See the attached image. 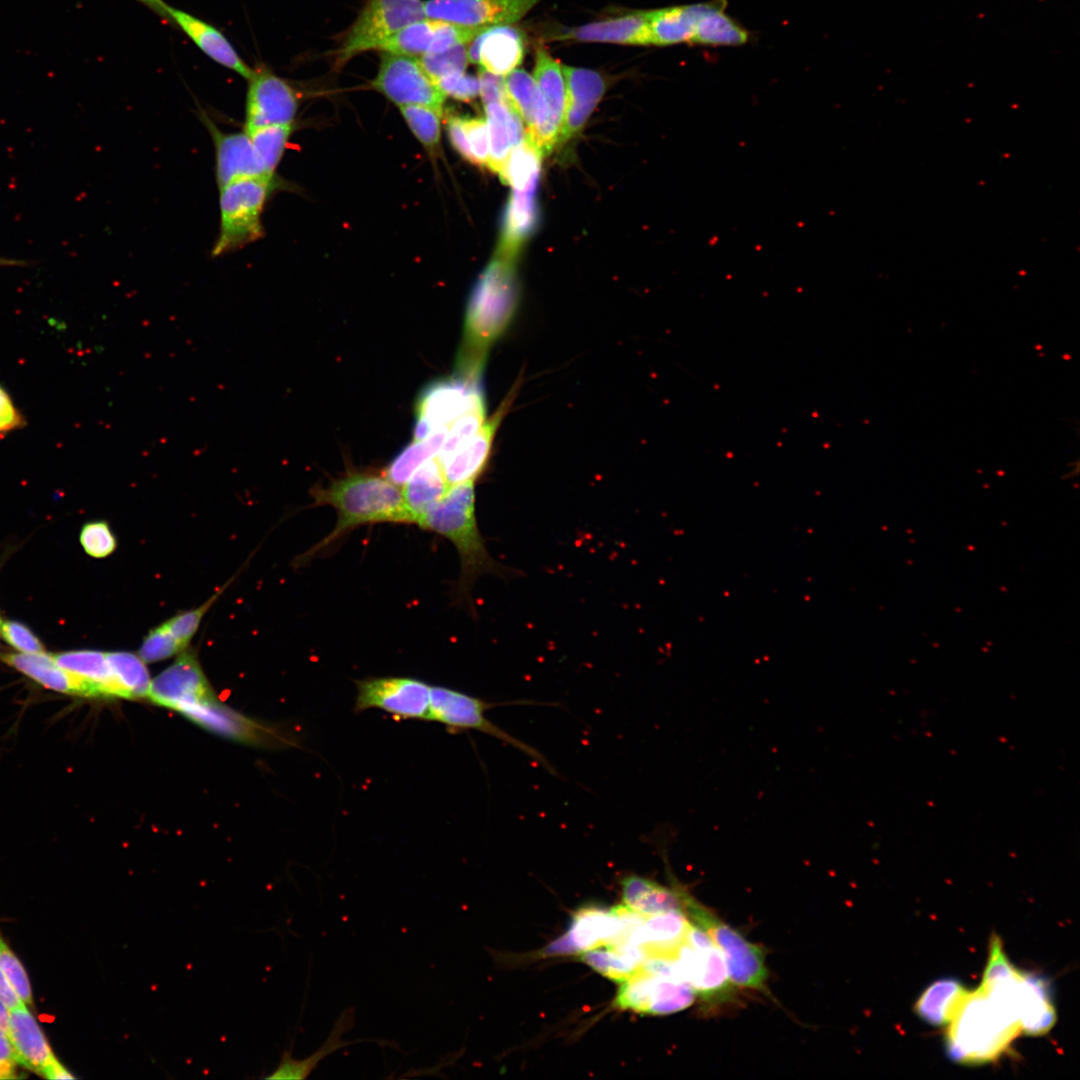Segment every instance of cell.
I'll return each instance as SVG.
<instances>
[{
    "label": "cell",
    "instance_id": "8fae6325",
    "mask_svg": "<svg viewBox=\"0 0 1080 1080\" xmlns=\"http://www.w3.org/2000/svg\"><path fill=\"white\" fill-rule=\"evenodd\" d=\"M481 377L455 374L427 385L419 394L416 406L414 440L448 430L464 414L485 408Z\"/></svg>",
    "mask_w": 1080,
    "mask_h": 1080
},
{
    "label": "cell",
    "instance_id": "74e56055",
    "mask_svg": "<svg viewBox=\"0 0 1080 1080\" xmlns=\"http://www.w3.org/2000/svg\"><path fill=\"white\" fill-rule=\"evenodd\" d=\"M581 953L580 959L602 976L622 983L646 959L644 952L631 943L603 946Z\"/></svg>",
    "mask_w": 1080,
    "mask_h": 1080
},
{
    "label": "cell",
    "instance_id": "e0dca14e",
    "mask_svg": "<svg viewBox=\"0 0 1080 1080\" xmlns=\"http://www.w3.org/2000/svg\"><path fill=\"white\" fill-rule=\"evenodd\" d=\"M148 697L158 705L179 712L215 698L196 657L191 653L182 654L151 681Z\"/></svg>",
    "mask_w": 1080,
    "mask_h": 1080
},
{
    "label": "cell",
    "instance_id": "ac0fdd59",
    "mask_svg": "<svg viewBox=\"0 0 1080 1080\" xmlns=\"http://www.w3.org/2000/svg\"><path fill=\"white\" fill-rule=\"evenodd\" d=\"M215 149V175L218 188L231 182L264 175L249 134L221 130L205 114L201 117Z\"/></svg>",
    "mask_w": 1080,
    "mask_h": 1080
},
{
    "label": "cell",
    "instance_id": "e575fe53",
    "mask_svg": "<svg viewBox=\"0 0 1080 1080\" xmlns=\"http://www.w3.org/2000/svg\"><path fill=\"white\" fill-rule=\"evenodd\" d=\"M726 4L725 0L703 3L691 42L735 46L748 41V32L725 13Z\"/></svg>",
    "mask_w": 1080,
    "mask_h": 1080
},
{
    "label": "cell",
    "instance_id": "6f0895ef",
    "mask_svg": "<svg viewBox=\"0 0 1080 1080\" xmlns=\"http://www.w3.org/2000/svg\"><path fill=\"white\" fill-rule=\"evenodd\" d=\"M478 80L479 94L484 105L492 102L508 101L503 76L481 70Z\"/></svg>",
    "mask_w": 1080,
    "mask_h": 1080
},
{
    "label": "cell",
    "instance_id": "816d5d0a",
    "mask_svg": "<svg viewBox=\"0 0 1080 1080\" xmlns=\"http://www.w3.org/2000/svg\"><path fill=\"white\" fill-rule=\"evenodd\" d=\"M221 592L222 590L215 593L200 607L182 612L164 622V625L166 626L168 631L184 648L187 646L191 638L197 632L203 616L208 611L210 606L215 602Z\"/></svg>",
    "mask_w": 1080,
    "mask_h": 1080
},
{
    "label": "cell",
    "instance_id": "db71d44e",
    "mask_svg": "<svg viewBox=\"0 0 1080 1080\" xmlns=\"http://www.w3.org/2000/svg\"><path fill=\"white\" fill-rule=\"evenodd\" d=\"M462 125L474 164L487 166L489 160V134L486 121L482 118L462 117Z\"/></svg>",
    "mask_w": 1080,
    "mask_h": 1080
},
{
    "label": "cell",
    "instance_id": "91938a15",
    "mask_svg": "<svg viewBox=\"0 0 1080 1080\" xmlns=\"http://www.w3.org/2000/svg\"><path fill=\"white\" fill-rule=\"evenodd\" d=\"M17 1064L7 1035L0 1032V1080L15 1079Z\"/></svg>",
    "mask_w": 1080,
    "mask_h": 1080
},
{
    "label": "cell",
    "instance_id": "3957f363",
    "mask_svg": "<svg viewBox=\"0 0 1080 1080\" xmlns=\"http://www.w3.org/2000/svg\"><path fill=\"white\" fill-rule=\"evenodd\" d=\"M315 505H329L337 513L333 530L306 553L311 557L358 526L375 523H411L402 490L383 473L347 472L327 486L311 491Z\"/></svg>",
    "mask_w": 1080,
    "mask_h": 1080
},
{
    "label": "cell",
    "instance_id": "7402d4cb",
    "mask_svg": "<svg viewBox=\"0 0 1080 1080\" xmlns=\"http://www.w3.org/2000/svg\"><path fill=\"white\" fill-rule=\"evenodd\" d=\"M467 52L469 62L479 64L481 70L506 76L521 64L525 46L516 28L497 25L482 30L471 41Z\"/></svg>",
    "mask_w": 1080,
    "mask_h": 1080
},
{
    "label": "cell",
    "instance_id": "cb8c5ba5",
    "mask_svg": "<svg viewBox=\"0 0 1080 1080\" xmlns=\"http://www.w3.org/2000/svg\"><path fill=\"white\" fill-rule=\"evenodd\" d=\"M167 20L177 25L210 59L248 79L253 71L228 38L210 23L168 4Z\"/></svg>",
    "mask_w": 1080,
    "mask_h": 1080
},
{
    "label": "cell",
    "instance_id": "f907efd6",
    "mask_svg": "<svg viewBox=\"0 0 1080 1080\" xmlns=\"http://www.w3.org/2000/svg\"><path fill=\"white\" fill-rule=\"evenodd\" d=\"M0 969L5 974L12 987L21 998V1000L28 1005H31L32 990L27 972L21 964L18 957L6 944L4 939L0 935Z\"/></svg>",
    "mask_w": 1080,
    "mask_h": 1080
},
{
    "label": "cell",
    "instance_id": "d6986e66",
    "mask_svg": "<svg viewBox=\"0 0 1080 1080\" xmlns=\"http://www.w3.org/2000/svg\"><path fill=\"white\" fill-rule=\"evenodd\" d=\"M513 400L512 393L480 430L452 453L439 460L449 486L475 482L485 469L496 431ZM438 459V458H437Z\"/></svg>",
    "mask_w": 1080,
    "mask_h": 1080
},
{
    "label": "cell",
    "instance_id": "ee69618b",
    "mask_svg": "<svg viewBox=\"0 0 1080 1080\" xmlns=\"http://www.w3.org/2000/svg\"><path fill=\"white\" fill-rule=\"evenodd\" d=\"M435 19H422L411 23L381 44L379 49L404 56H421L429 53L434 38Z\"/></svg>",
    "mask_w": 1080,
    "mask_h": 1080
},
{
    "label": "cell",
    "instance_id": "6da1fadb",
    "mask_svg": "<svg viewBox=\"0 0 1080 1080\" xmlns=\"http://www.w3.org/2000/svg\"><path fill=\"white\" fill-rule=\"evenodd\" d=\"M1024 971L1003 951L989 953L980 986L969 991L947 1025L945 1047L955 1063L986 1064L998 1059L1022 1033Z\"/></svg>",
    "mask_w": 1080,
    "mask_h": 1080
},
{
    "label": "cell",
    "instance_id": "6125c7cd",
    "mask_svg": "<svg viewBox=\"0 0 1080 1080\" xmlns=\"http://www.w3.org/2000/svg\"><path fill=\"white\" fill-rule=\"evenodd\" d=\"M45 1078L58 1080V1079H74L75 1077L57 1060L53 1063L43 1074Z\"/></svg>",
    "mask_w": 1080,
    "mask_h": 1080
},
{
    "label": "cell",
    "instance_id": "f6af8a7d",
    "mask_svg": "<svg viewBox=\"0 0 1080 1080\" xmlns=\"http://www.w3.org/2000/svg\"><path fill=\"white\" fill-rule=\"evenodd\" d=\"M409 128L416 138L429 150H434L440 140L442 109L423 106H400Z\"/></svg>",
    "mask_w": 1080,
    "mask_h": 1080
},
{
    "label": "cell",
    "instance_id": "e7e4bbea",
    "mask_svg": "<svg viewBox=\"0 0 1080 1080\" xmlns=\"http://www.w3.org/2000/svg\"><path fill=\"white\" fill-rule=\"evenodd\" d=\"M10 1023V1011L4 1001L0 998V1032L8 1034Z\"/></svg>",
    "mask_w": 1080,
    "mask_h": 1080
},
{
    "label": "cell",
    "instance_id": "003e7915",
    "mask_svg": "<svg viewBox=\"0 0 1080 1080\" xmlns=\"http://www.w3.org/2000/svg\"><path fill=\"white\" fill-rule=\"evenodd\" d=\"M0 623H1V620H0Z\"/></svg>",
    "mask_w": 1080,
    "mask_h": 1080
},
{
    "label": "cell",
    "instance_id": "4dcf8cb0",
    "mask_svg": "<svg viewBox=\"0 0 1080 1080\" xmlns=\"http://www.w3.org/2000/svg\"><path fill=\"white\" fill-rule=\"evenodd\" d=\"M969 990L957 979L942 978L930 984L914 1005L915 1013L932 1026H947Z\"/></svg>",
    "mask_w": 1080,
    "mask_h": 1080
},
{
    "label": "cell",
    "instance_id": "836d02e7",
    "mask_svg": "<svg viewBox=\"0 0 1080 1080\" xmlns=\"http://www.w3.org/2000/svg\"><path fill=\"white\" fill-rule=\"evenodd\" d=\"M703 3L646 11L651 45L691 42Z\"/></svg>",
    "mask_w": 1080,
    "mask_h": 1080
},
{
    "label": "cell",
    "instance_id": "30bf717a",
    "mask_svg": "<svg viewBox=\"0 0 1080 1080\" xmlns=\"http://www.w3.org/2000/svg\"><path fill=\"white\" fill-rule=\"evenodd\" d=\"M676 974L707 1006L728 1001L733 994L724 958L709 936L691 921L684 942L672 958Z\"/></svg>",
    "mask_w": 1080,
    "mask_h": 1080
},
{
    "label": "cell",
    "instance_id": "bcb514c9",
    "mask_svg": "<svg viewBox=\"0 0 1080 1080\" xmlns=\"http://www.w3.org/2000/svg\"><path fill=\"white\" fill-rule=\"evenodd\" d=\"M417 60L435 83L446 76L464 73L469 63L465 44L454 46L440 53H426Z\"/></svg>",
    "mask_w": 1080,
    "mask_h": 1080
},
{
    "label": "cell",
    "instance_id": "277c9868",
    "mask_svg": "<svg viewBox=\"0 0 1080 1080\" xmlns=\"http://www.w3.org/2000/svg\"><path fill=\"white\" fill-rule=\"evenodd\" d=\"M475 482L449 488L443 498L416 523L420 528L448 539L460 558L459 593L469 595L479 576L492 574L507 577L512 571L489 553L477 524Z\"/></svg>",
    "mask_w": 1080,
    "mask_h": 1080
},
{
    "label": "cell",
    "instance_id": "1f68e13d",
    "mask_svg": "<svg viewBox=\"0 0 1080 1080\" xmlns=\"http://www.w3.org/2000/svg\"><path fill=\"white\" fill-rule=\"evenodd\" d=\"M504 86L510 106L525 124L526 132L534 138L545 124L547 115L533 76L515 69L505 76Z\"/></svg>",
    "mask_w": 1080,
    "mask_h": 1080
},
{
    "label": "cell",
    "instance_id": "7bdbcfd3",
    "mask_svg": "<svg viewBox=\"0 0 1080 1080\" xmlns=\"http://www.w3.org/2000/svg\"><path fill=\"white\" fill-rule=\"evenodd\" d=\"M293 130V123L257 128L247 132L265 176L274 177Z\"/></svg>",
    "mask_w": 1080,
    "mask_h": 1080
},
{
    "label": "cell",
    "instance_id": "03108f58",
    "mask_svg": "<svg viewBox=\"0 0 1080 1080\" xmlns=\"http://www.w3.org/2000/svg\"><path fill=\"white\" fill-rule=\"evenodd\" d=\"M25 261L0 257V266H24Z\"/></svg>",
    "mask_w": 1080,
    "mask_h": 1080
},
{
    "label": "cell",
    "instance_id": "8992f818",
    "mask_svg": "<svg viewBox=\"0 0 1080 1080\" xmlns=\"http://www.w3.org/2000/svg\"><path fill=\"white\" fill-rule=\"evenodd\" d=\"M614 1005L642 1015H668L691 1006L695 992L675 972L671 961L642 963L620 983Z\"/></svg>",
    "mask_w": 1080,
    "mask_h": 1080
},
{
    "label": "cell",
    "instance_id": "c3c4849f",
    "mask_svg": "<svg viewBox=\"0 0 1080 1080\" xmlns=\"http://www.w3.org/2000/svg\"><path fill=\"white\" fill-rule=\"evenodd\" d=\"M79 541L84 551L93 558H105L117 547V540L104 520L85 523L81 528Z\"/></svg>",
    "mask_w": 1080,
    "mask_h": 1080
},
{
    "label": "cell",
    "instance_id": "83f0119b",
    "mask_svg": "<svg viewBox=\"0 0 1080 1080\" xmlns=\"http://www.w3.org/2000/svg\"><path fill=\"white\" fill-rule=\"evenodd\" d=\"M689 923L682 911L645 916L633 931L629 943L639 947L646 958H673L684 942Z\"/></svg>",
    "mask_w": 1080,
    "mask_h": 1080
},
{
    "label": "cell",
    "instance_id": "94428289",
    "mask_svg": "<svg viewBox=\"0 0 1080 1080\" xmlns=\"http://www.w3.org/2000/svg\"><path fill=\"white\" fill-rule=\"evenodd\" d=\"M0 998L4 1001L9 1010H12L24 1002L18 996L11 983L0 969Z\"/></svg>",
    "mask_w": 1080,
    "mask_h": 1080
},
{
    "label": "cell",
    "instance_id": "be15d7a7",
    "mask_svg": "<svg viewBox=\"0 0 1080 1080\" xmlns=\"http://www.w3.org/2000/svg\"><path fill=\"white\" fill-rule=\"evenodd\" d=\"M147 8L151 9L156 14L167 19L166 9L168 4L163 0H137Z\"/></svg>",
    "mask_w": 1080,
    "mask_h": 1080
},
{
    "label": "cell",
    "instance_id": "680465c9",
    "mask_svg": "<svg viewBox=\"0 0 1080 1080\" xmlns=\"http://www.w3.org/2000/svg\"><path fill=\"white\" fill-rule=\"evenodd\" d=\"M447 131L450 142L455 150L466 160L474 163L473 156L462 125V117L449 116L447 119Z\"/></svg>",
    "mask_w": 1080,
    "mask_h": 1080
},
{
    "label": "cell",
    "instance_id": "7c38bea8",
    "mask_svg": "<svg viewBox=\"0 0 1080 1080\" xmlns=\"http://www.w3.org/2000/svg\"><path fill=\"white\" fill-rule=\"evenodd\" d=\"M425 19L418 0H368L337 51L336 66H344L358 54L379 49L405 26Z\"/></svg>",
    "mask_w": 1080,
    "mask_h": 1080
},
{
    "label": "cell",
    "instance_id": "681fc988",
    "mask_svg": "<svg viewBox=\"0 0 1080 1080\" xmlns=\"http://www.w3.org/2000/svg\"><path fill=\"white\" fill-rule=\"evenodd\" d=\"M183 649L184 647L162 623L145 636L139 649V656L144 662H157L167 659Z\"/></svg>",
    "mask_w": 1080,
    "mask_h": 1080
},
{
    "label": "cell",
    "instance_id": "484cf974",
    "mask_svg": "<svg viewBox=\"0 0 1080 1080\" xmlns=\"http://www.w3.org/2000/svg\"><path fill=\"white\" fill-rule=\"evenodd\" d=\"M9 1011L7 1037L17 1063L43 1076L58 1059L25 1003Z\"/></svg>",
    "mask_w": 1080,
    "mask_h": 1080
},
{
    "label": "cell",
    "instance_id": "9f6ffc18",
    "mask_svg": "<svg viewBox=\"0 0 1080 1080\" xmlns=\"http://www.w3.org/2000/svg\"><path fill=\"white\" fill-rule=\"evenodd\" d=\"M25 418L8 391L0 384V435L23 428Z\"/></svg>",
    "mask_w": 1080,
    "mask_h": 1080
},
{
    "label": "cell",
    "instance_id": "f546056e",
    "mask_svg": "<svg viewBox=\"0 0 1080 1080\" xmlns=\"http://www.w3.org/2000/svg\"><path fill=\"white\" fill-rule=\"evenodd\" d=\"M623 904L644 916L682 911L681 888H668L656 881L628 875L621 881Z\"/></svg>",
    "mask_w": 1080,
    "mask_h": 1080
},
{
    "label": "cell",
    "instance_id": "11a10c76",
    "mask_svg": "<svg viewBox=\"0 0 1080 1080\" xmlns=\"http://www.w3.org/2000/svg\"><path fill=\"white\" fill-rule=\"evenodd\" d=\"M438 88L445 96L453 97L460 101H471L479 95L478 78L465 72L446 76L436 82Z\"/></svg>",
    "mask_w": 1080,
    "mask_h": 1080
},
{
    "label": "cell",
    "instance_id": "7dc6e473",
    "mask_svg": "<svg viewBox=\"0 0 1080 1080\" xmlns=\"http://www.w3.org/2000/svg\"><path fill=\"white\" fill-rule=\"evenodd\" d=\"M487 420L486 407L470 411L458 418L447 430L443 446L437 455L443 459L475 435Z\"/></svg>",
    "mask_w": 1080,
    "mask_h": 1080
},
{
    "label": "cell",
    "instance_id": "9a60e30c",
    "mask_svg": "<svg viewBox=\"0 0 1080 1080\" xmlns=\"http://www.w3.org/2000/svg\"><path fill=\"white\" fill-rule=\"evenodd\" d=\"M244 130L291 124L297 113L299 96L284 79L264 66L253 68L247 79Z\"/></svg>",
    "mask_w": 1080,
    "mask_h": 1080
},
{
    "label": "cell",
    "instance_id": "5b68a950",
    "mask_svg": "<svg viewBox=\"0 0 1080 1080\" xmlns=\"http://www.w3.org/2000/svg\"><path fill=\"white\" fill-rule=\"evenodd\" d=\"M274 187V177H251L219 188L220 225L213 257L236 251L263 237L262 214Z\"/></svg>",
    "mask_w": 1080,
    "mask_h": 1080
},
{
    "label": "cell",
    "instance_id": "52a82bcc",
    "mask_svg": "<svg viewBox=\"0 0 1080 1080\" xmlns=\"http://www.w3.org/2000/svg\"><path fill=\"white\" fill-rule=\"evenodd\" d=\"M681 900L686 917L703 930L721 952L731 982L743 988L766 989L768 971L761 947L748 941L682 888Z\"/></svg>",
    "mask_w": 1080,
    "mask_h": 1080
},
{
    "label": "cell",
    "instance_id": "4fadbf2b",
    "mask_svg": "<svg viewBox=\"0 0 1080 1080\" xmlns=\"http://www.w3.org/2000/svg\"><path fill=\"white\" fill-rule=\"evenodd\" d=\"M354 711L382 710L400 720L429 721L430 687L408 676L368 677L355 681Z\"/></svg>",
    "mask_w": 1080,
    "mask_h": 1080
},
{
    "label": "cell",
    "instance_id": "8d00e7d4",
    "mask_svg": "<svg viewBox=\"0 0 1080 1080\" xmlns=\"http://www.w3.org/2000/svg\"><path fill=\"white\" fill-rule=\"evenodd\" d=\"M535 193L536 190L512 191L497 255L514 260L520 245L533 230L536 223Z\"/></svg>",
    "mask_w": 1080,
    "mask_h": 1080
},
{
    "label": "cell",
    "instance_id": "f1b7e54d",
    "mask_svg": "<svg viewBox=\"0 0 1080 1080\" xmlns=\"http://www.w3.org/2000/svg\"><path fill=\"white\" fill-rule=\"evenodd\" d=\"M449 488L450 486L446 481L437 457L420 466L401 489L411 523L416 524L428 510L443 498Z\"/></svg>",
    "mask_w": 1080,
    "mask_h": 1080
},
{
    "label": "cell",
    "instance_id": "9c48e42d",
    "mask_svg": "<svg viewBox=\"0 0 1080 1080\" xmlns=\"http://www.w3.org/2000/svg\"><path fill=\"white\" fill-rule=\"evenodd\" d=\"M498 705L449 687L431 685L429 721L441 723L452 733L475 730L490 735L520 750L545 770L556 774L553 766L538 750L486 717V711Z\"/></svg>",
    "mask_w": 1080,
    "mask_h": 1080
},
{
    "label": "cell",
    "instance_id": "44dd1931",
    "mask_svg": "<svg viewBox=\"0 0 1080 1080\" xmlns=\"http://www.w3.org/2000/svg\"><path fill=\"white\" fill-rule=\"evenodd\" d=\"M566 88L564 119L558 144L567 142L585 125L606 90L602 75L594 70L562 65Z\"/></svg>",
    "mask_w": 1080,
    "mask_h": 1080
},
{
    "label": "cell",
    "instance_id": "d4e9b609",
    "mask_svg": "<svg viewBox=\"0 0 1080 1080\" xmlns=\"http://www.w3.org/2000/svg\"><path fill=\"white\" fill-rule=\"evenodd\" d=\"M180 712L200 726L225 737L246 742L287 743L282 736L232 711L215 698L186 707Z\"/></svg>",
    "mask_w": 1080,
    "mask_h": 1080
},
{
    "label": "cell",
    "instance_id": "603a6c76",
    "mask_svg": "<svg viewBox=\"0 0 1080 1080\" xmlns=\"http://www.w3.org/2000/svg\"><path fill=\"white\" fill-rule=\"evenodd\" d=\"M0 659L48 690L69 696L99 698L93 685L59 665L52 654L9 652L1 654Z\"/></svg>",
    "mask_w": 1080,
    "mask_h": 1080
},
{
    "label": "cell",
    "instance_id": "b9f144b4",
    "mask_svg": "<svg viewBox=\"0 0 1080 1080\" xmlns=\"http://www.w3.org/2000/svg\"><path fill=\"white\" fill-rule=\"evenodd\" d=\"M484 106L489 134L487 166L500 176L512 150L509 121L513 109L508 101L492 102Z\"/></svg>",
    "mask_w": 1080,
    "mask_h": 1080
},
{
    "label": "cell",
    "instance_id": "d590c367",
    "mask_svg": "<svg viewBox=\"0 0 1080 1080\" xmlns=\"http://www.w3.org/2000/svg\"><path fill=\"white\" fill-rule=\"evenodd\" d=\"M52 656L59 665L93 685L99 697H120L106 652L82 649L54 653Z\"/></svg>",
    "mask_w": 1080,
    "mask_h": 1080
},
{
    "label": "cell",
    "instance_id": "f5cc1de1",
    "mask_svg": "<svg viewBox=\"0 0 1080 1080\" xmlns=\"http://www.w3.org/2000/svg\"><path fill=\"white\" fill-rule=\"evenodd\" d=\"M0 635L8 645L20 653L39 654L45 652V647L36 634L27 625L19 621H1Z\"/></svg>",
    "mask_w": 1080,
    "mask_h": 1080
},
{
    "label": "cell",
    "instance_id": "ba28073f",
    "mask_svg": "<svg viewBox=\"0 0 1080 1080\" xmlns=\"http://www.w3.org/2000/svg\"><path fill=\"white\" fill-rule=\"evenodd\" d=\"M644 918L624 904L610 909L583 906L573 914L567 932L544 949V955L583 953L629 943L633 931Z\"/></svg>",
    "mask_w": 1080,
    "mask_h": 1080
},
{
    "label": "cell",
    "instance_id": "60d3db41",
    "mask_svg": "<svg viewBox=\"0 0 1080 1080\" xmlns=\"http://www.w3.org/2000/svg\"><path fill=\"white\" fill-rule=\"evenodd\" d=\"M107 661L120 697L135 699L149 694L151 680L145 662L130 652H107Z\"/></svg>",
    "mask_w": 1080,
    "mask_h": 1080
},
{
    "label": "cell",
    "instance_id": "d6a6232c",
    "mask_svg": "<svg viewBox=\"0 0 1080 1080\" xmlns=\"http://www.w3.org/2000/svg\"><path fill=\"white\" fill-rule=\"evenodd\" d=\"M354 1026V1009L348 1008L335 1021L333 1028L325 1043L312 1055L304 1060L294 1059L291 1050H285L277 1068L267 1079H304L315 1069L318 1063L326 1056L332 1054L341 1047L351 1045L358 1041H341V1037Z\"/></svg>",
    "mask_w": 1080,
    "mask_h": 1080
},
{
    "label": "cell",
    "instance_id": "ab89813d",
    "mask_svg": "<svg viewBox=\"0 0 1080 1080\" xmlns=\"http://www.w3.org/2000/svg\"><path fill=\"white\" fill-rule=\"evenodd\" d=\"M447 430L413 440L387 466L383 474L394 484L402 487L412 474L428 460L437 457L445 441Z\"/></svg>",
    "mask_w": 1080,
    "mask_h": 1080
},
{
    "label": "cell",
    "instance_id": "5bb4252c",
    "mask_svg": "<svg viewBox=\"0 0 1080 1080\" xmlns=\"http://www.w3.org/2000/svg\"><path fill=\"white\" fill-rule=\"evenodd\" d=\"M373 87L399 106L423 105L442 109L446 96L415 57L385 52Z\"/></svg>",
    "mask_w": 1080,
    "mask_h": 1080
},
{
    "label": "cell",
    "instance_id": "ffe728a7",
    "mask_svg": "<svg viewBox=\"0 0 1080 1080\" xmlns=\"http://www.w3.org/2000/svg\"><path fill=\"white\" fill-rule=\"evenodd\" d=\"M533 78L543 98L547 117L540 132L532 139L544 154L558 144L564 119L566 88L562 65L545 49H538Z\"/></svg>",
    "mask_w": 1080,
    "mask_h": 1080
},
{
    "label": "cell",
    "instance_id": "4316f807",
    "mask_svg": "<svg viewBox=\"0 0 1080 1080\" xmlns=\"http://www.w3.org/2000/svg\"><path fill=\"white\" fill-rule=\"evenodd\" d=\"M556 40L600 42L629 45H651L645 12L601 20L579 27L562 28L553 32Z\"/></svg>",
    "mask_w": 1080,
    "mask_h": 1080
},
{
    "label": "cell",
    "instance_id": "7a4b0ae2",
    "mask_svg": "<svg viewBox=\"0 0 1080 1080\" xmlns=\"http://www.w3.org/2000/svg\"><path fill=\"white\" fill-rule=\"evenodd\" d=\"M513 264L497 255L480 275L466 310L456 374L482 376L490 346L509 327L519 297Z\"/></svg>",
    "mask_w": 1080,
    "mask_h": 1080
},
{
    "label": "cell",
    "instance_id": "2e32d148",
    "mask_svg": "<svg viewBox=\"0 0 1080 1080\" xmlns=\"http://www.w3.org/2000/svg\"><path fill=\"white\" fill-rule=\"evenodd\" d=\"M542 0H428L425 17L450 23L488 28L520 20Z\"/></svg>",
    "mask_w": 1080,
    "mask_h": 1080
},
{
    "label": "cell",
    "instance_id": "f35d334b",
    "mask_svg": "<svg viewBox=\"0 0 1080 1080\" xmlns=\"http://www.w3.org/2000/svg\"><path fill=\"white\" fill-rule=\"evenodd\" d=\"M542 156V151L526 132L524 140L511 150L500 177L511 185L512 191L536 190Z\"/></svg>",
    "mask_w": 1080,
    "mask_h": 1080
}]
</instances>
